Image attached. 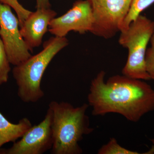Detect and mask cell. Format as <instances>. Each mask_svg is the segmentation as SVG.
<instances>
[{"instance_id": "obj_1", "label": "cell", "mask_w": 154, "mask_h": 154, "mask_svg": "<svg viewBox=\"0 0 154 154\" xmlns=\"http://www.w3.org/2000/svg\"><path fill=\"white\" fill-rule=\"evenodd\" d=\"M101 71L91 81L88 96L92 115L117 113L137 122L154 110V89L143 80L115 75L105 81Z\"/></svg>"}, {"instance_id": "obj_2", "label": "cell", "mask_w": 154, "mask_h": 154, "mask_svg": "<svg viewBox=\"0 0 154 154\" xmlns=\"http://www.w3.org/2000/svg\"><path fill=\"white\" fill-rule=\"evenodd\" d=\"M89 107L88 104L75 107L67 102L52 101L49 103L48 108L52 113L51 153H82L79 143L94 130L86 113Z\"/></svg>"}, {"instance_id": "obj_3", "label": "cell", "mask_w": 154, "mask_h": 154, "mask_svg": "<svg viewBox=\"0 0 154 154\" xmlns=\"http://www.w3.org/2000/svg\"><path fill=\"white\" fill-rule=\"evenodd\" d=\"M68 44L66 37L53 36L44 42L40 52L15 66L12 72L22 102L34 103L44 96L41 83L45 72L53 58Z\"/></svg>"}, {"instance_id": "obj_4", "label": "cell", "mask_w": 154, "mask_h": 154, "mask_svg": "<svg viewBox=\"0 0 154 154\" xmlns=\"http://www.w3.org/2000/svg\"><path fill=\"white\" fill-rule=\"evenodd\" d=\"M154 30V21L140 15L120 31L119 43L128 52L122 75L137 79L151 80L146 70L145 56Z\"/></svg>"}, {"instance_id": "obj_5", "label": "cell", "mask_w": 154, "mask_h": 154, "mask_svg": "<svg viewBox=\"0 0 154 154\" xmlns=\"http://www.w3.org/2000/svg\"><path fill=\"white\" fill-rule=\"evenodd\" d=\"M94 16L91 33L109 39L123 28L132 0H90Z\"/></svg>"}, {"instance_id": "obj_6", "label": "cell", "mask_w": 154, "mask_h": 154, "mask_svg": "<svg viewBox=\"0 0 154 154\" xmlns=\"http://www.w3.org/2000/svg\"><path fill=\"white\" fill-rule=\"evenodd\" d=\"M11 8L0 2V36L10 63L15 66L32 55L20 34L19 19Z\"/></svg>"}, {"instance_id": "obj_7", "label": "cell", "mask_w": 154, "mask_h": 154, "mask_svg": "<svg viewBox=\"0 0 154 154\" xmlns=\"http://www.w3.org/2000/svg\"><path fill=\"white\" fill-rule=\"evenodd\" d=\"M94 24L90 0H79L66 14L54 18L50 23L48 31L57 37H66L72 31L81 34L91 32Z\"/></svg>"}, {"instance_id": "obj_8", "label": "cell", "mask_w": 154, "mask_h": 154, "mask_svg": "<svg viewBox=\"0 0 154 154\" xmlns=\"http://www.w3.org/2000/svg\"><path fill=\"white\" fill-rule=\"evenodd\" d=\"M52 118V112L48 108L44 119L40 123L31 126L21 139L14 142L10 148L0 150V153L42 154L51 149L53 145Z\"/></svg>"}, {"instance_id": "obj_9", "label": "cell", "mask_w": 154, "mask_h": 154, "mask_svg": "<svg viewBox=\"0 0 154 154\" xmlns=\"http://www.w3.org/2000/svg\"><path fill=\"white\" fill-rule=\"evenodd\" d=\"M57 13L50 8H37L30 14L20 27L21 36L30 51L38 47Z\"/></svg>"}, {"instance_id": "obj_10", "label": "cell", "mask_w": 154, "mask_h": 154, "mask_svg": "<svg viewBox=\"0 0 154 154\" xmlns=\"http://www.w3.org/2000/svg\"><path fill=\"white\" fill-rule=\"evenodd\" d=\"M32 126L28 118H22L17 124H14L0 112V150L5 144L15 142L22 137Z\"/></svg>"}, {"instance_id": "obj_11", "label": "cell", "mask_w": 154, "mask_h": 154, "mask_svg": "<svg viewBox=\"0 0 154 154\" xmlns=\"http://www.w3.org/2000/svg\"><path fill=\"white\" fill-rule=\"evenodd\" d=\"M154 3V0H132L128 14L125 20L123 29L135 20L144 11Z\"/></svg>"}, {"instance_id": "obj_12", "label": "cell", "mask_w": 154, "mask_h": 154, "mask_svg": "<svg viewBox=\"0 0 154 154\" xmlns=\"http://www.w3.org/2000/svg\"><path fill=\"white\" fill-rule=\"evenodd\" d=\"M99 154H139L137 152L130 150L122 146L119 144L117 140L114 137L111 138L110 140L99 149Z\"/></svg>"}, {"instance_id": "obj_13", "label": "cell", "mask_w": 154, "mask_h": 154, "mask_svg": "<svg viewBox=\"0 0 154 154\" xmlns=\"http://www.w3.org/2000/svg\"><path fill=\"white\" fill-rule=\"evenodd\" d=\"M10 63L4 45L0 38V86L7 83L11 70Z\"/></svg>"}, {"instance_id": "obj_14", "label": "cell", "mask_w": 154, "mask_h": 154, "mask_svg": "<svg viewBox=\"0 0 154 154\" xmlns=\"http://www.w3.org/2000/svg\"><path fill=\"white\" fill-rule=\"evenodd\" d=\"M0 2L2 4L8 5L14 9L19 19L20 27L22 26L25 19L32 13V11L25 8L19 2L18 0H0Z\"/></svg>"}, {"instance_id": "obj_15", "label": "cell", "mask_w": 154, "mask_h": 154, "mask_svg": "<svg viewBox=\"0 0 154 154\" xmlns=\"http://www.w3.org/2000/svg\"><path fill=\"white\" fill-rule=\"evenodd\" d=\"M149 42L150 47L147 48L146 54V68L151 79L154 81V30Z\"/></svg>"}, {"instance_id": "obj_16", "label": "cell", "mask_w": 154, "mask_h": 154, "mask_svg": "<svg viewBox=\"0 0 154 154\" xmlns=\"http://www.w3.org/2000/svg\"><path fill=\"white\" fill-rule=\"evenodd\" d=\"M36 9L50 8V4L49 0H36Z\"/></svg>"}, {"instance_id": "obj_17", "label": "cell", "mask_w": 154, "mask_h": 154, "mask_svg": "<svg viewBox=\"0 0 154 154\" xmlns=\"http://www.w3.org/2000/svg\"><path fill=\"white\" fill-rule=\"evenodd\" d=\"M150 141L151 142L152 145L151 147L149 149V150L143 153V154H154V138L151 139Z\"/></svg>"}]
</instances>
